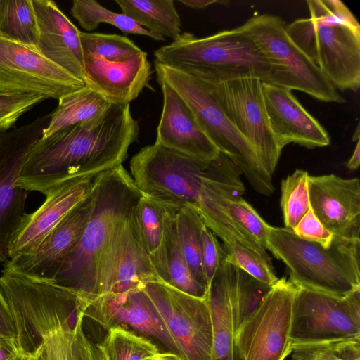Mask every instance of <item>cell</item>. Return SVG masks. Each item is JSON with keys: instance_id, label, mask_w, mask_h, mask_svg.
I'll return each instance as SVG.
<instances>
[{"instance_id": "cell-15", "label": "cell", "mask_w": 360, "mask_h": 360, "mask_svg": "<svg viewBox=\"0 0 360 360\" xmlns=\"http://www.w3.org/2000/svg\"><path fill=\"white\" fill-rule=\"evenodd\" d=\"M358 338L360 324L349 313L344 297L297 288L292 312V348Z\"/></svg>"}, {"instance_id": "cell-24", "label": "cell", "mask_w": 360, "mask_h": 360, "mask_svg": "<svg viewBox=\"0 0 360 360\" xmlns=\"http://www.w3.org/2000/svg\"><path fill=\"white\" fill-rule=\"evenodd\" d=\"M160 278L139 240L131 211L122 231L110 286L105 296H117L143 290L148 283Z\"/></svg>"}, {"instance_id": "cell-49", "label": "cell", "mask_w": 360, "mask_h": 360, "mask_svg": "<svg viewBox=\"0 0 360 360\" xmlns=\"http://www.w3.org/2000/svg\"><path fill=\"white\" fill-rule=\"evenodd\" d=\"M179 2L194 9L205 8L214 4H228L227 1L218 0H179Z\"/></svg>"}, {"instance_id": "cell-28", "label": "cell", "mask_w": 360, "mask_h": 360, "mask_svg": "<svg viewBox=\"0 0 360 360\" xmlns=\"http://www.w3.org/2000/svg\"><path fill=\"white\" fill-rule=\"evenodd\" d=\"M122 13L149 31L176 40L181 19L173 0H115Z\"/></svg>"}, {"instance_id": "cell-10", "label": "cell", "mask_w": 360, "mask_h": 360, "mask_svg": "<svg viewBox=\"0 0 360 360\" xmlns=\"http://www.w3.org/2000/svg\"><path fill=\"white\" fill-rule=\"evenodd\" d=\"M207 80L214 83L218 101L226 116L271 176L282 150L270 127L262 82L252 73L226 74Z\"/></svg>"}, {"instance_id": "cell-47", "label": "cell", "mask_w": 360, "mask_h": 360, "mask_svg": "<svg viewBox=\"0 0 360 360\" xmlns=\"http://www.w3.org/2000/svg\"><path fill=\"white\" fill-rule=\"evenodd\" d=\"M20 348L17 342L0 338V360L8 359Z\"/></svg>"}, {"instance_id": "cell-23", "label": "cell", "mask_w": 360, "mask_h": 360, "mask_svg": "<svg viewBox=\"0 0 360 360\" xmlns=\"http://www.w3.org/2000/svg\"><path fill=\"white\" fill-rule=\"evenodd\" d=\"M158 82L163 106L155 143L196 158H216L219 150L201 129L187 104L172 87Z\"/></svg>"}, {"instance_id": "cell-48", "label": "cell", "mask_w": 360, "mask_h": 360, "mask_svg": "<svg viewBox=\"0 0 360 360\" xmlns=\"http://www.w3.org/2000/svg\"><path fill=\"white\" fill-rule=\"evenodd\" d=\"M43 349L42 345L35 351L27 352L20 348L7 360H38Z\"/></svg>"}, {"instance_id": "cell-52", "label": "cell", "mask_w": 360, "mask_h": 360, "mask_svg": "<svg viewBox=\"0 0 360 360\" xmlns=\"http://www.w3.org/2000/svg\"><path fill=\"white\" fill-rule=\"evenodd\" d=\"M41 353H42V352H41ZM41 354H40V356H39V357L38 360H45V359H44V358L43 357V356H42V354H41Z\"/></svg>"}, {"instance_id": "cell-27", "label": "cell", "mask_w": 360, "mask_h": 360, "mask_svg": "<svg viewBox=\"0 0 360 360\" xmlns=\"http://www.w3.org/2000/svg\"><path fill=\"white\" fill-rule=\"evenodd\" d=\"M111 105L99 93L84 86L58 99L57 107L49 113V122L43 130L42 137L75 124L97 120Z\"/></svg>"}, {"instance_id": "cell-30", "label": "cell", "mask_w": 360, "mask_h": 360, "mask_svg": "<svg viewBox=\"0 0 360 360\" xmlns=\"http://www.w3.org/2000/svg\"><path fill=\"white\" fill-rule=\"evenodd\" d=\"M0 37L37 50L39 31L32 0H0Z\"/></svg>"}, {"instance_id": "cell-39", "label": "cell", "mask_w": 360, "mask_h": 360, "mask_svg": "<svg viewBox=\"0 0 360 360\" xmlns=\"http://www.w3.org/2000/svg\"><path fill=\"white\" fill-rule=\"evenodd\" d=\"M293 360H360V338L292 348Z\"/></svg>"}, {"instance_id": "cell-35", "label": "cell", "mask_w": 360, "mask_h": 360, "mask_svg": "<svg viewBox=\"0 0 360 360\" xmlns=\"http://www.w3.org/2000/svg\"><path fill=\"white\" fill-rule=\"evenodd\" d=\"M83 54L110 61L119 62L142 53L129 38L117 34L79 32Z\"/></svg>"}, {"instance_id": "cell-36", "label": "cell", "mask_w": 360, "mask_h": 360, "mask_svg": "<svg viewBox=\"0 0 360 360\" xmlns=\"http://www.w3.org/2000/svg\"><path fill=\"white\" fill-rule=\"evenodd\" d=\"M309 173L296 169L281 181V207L285 228L292 230L309 208Z\"/></svg>"}, {"instance_id": "cell-42", "label": "cell", "mask_w": 360, "mask_h": 360, "mask_svg": "<svg viewBox=\"0 0 360 360\" xmlns=\"http://www.w3.org/2000/svg\"><path fill=\"white\" fill-rule=\"evenodd\" d=\"M202 262L208 289L217 269L226 258V254L216 236L205 224L202 230Z\"/></svg>"}, {"instance_id": "cell-21", "label": "cell", "mask_w": 360, "mask_h": 360, "mask_svg": "<svg viewBox=\"0 0 360 360\" xmlns=\"http://www.w3.org/2000/svg\"><path fill=\"white\" fill-rule=\"evenodd\" d=\"M86 86L111 104H129L144 88H151V64L147 53L119 62H110L83 54Z\"/></svg>"}, {"instance_id": "cell-18", "label": "cell", "mask_w": 360, "mask_h": 360, "mask_svg": "<svg viewBox=\"0 0 360 360\" xmlns=\"http://www.w3.org/2000/svg\"><path fill=\"white\" fill-rule=\"evenodd\" d=\"M310 207L333 236L360 240V182L335 174L309 176Z\"/></svg>"}, {"instance_id": "cell-43", "label": "cell", "mask_w": 360, "mask_h": 360, "mask_svg": "<svg viewBox=\"0 0 360 360\" xmlns=\"http://www.w3.org/2000/svg\"><path fill=\"white\" fill-rule=\"evenodd\" d=\"M300 238L329 248L334 238L313 212L311 207L292 230Z\"/></svg>"}, {"instance_id": "cell-11", "label": "cell", "mask_w": 360, "mask_h": 360, "mask_svg": "<svg viewBox=\"0 0 360 360\" xmlns=\"http://www.w3.org/2000/svg\"><path fill=\"white\" fill-rule=\"evenodd\" d=\"M144 290L173 338L183 360H212V325L207 296L187 294L158 279Z\"/></svg>"}, {"instance_id": "cell-26", "label": "cell", "mask_w": 360, "mask_h": 360, "mask_svg": "<svg viewBox=\"0 0 360 360\" xmlns=\"http://www.w3.org/2000/svg\"><path fill=\"white\" fill-rule=\"evenodd\" d=\"M225 259L214 276L207 293L213 334L212 360H240L236 345V328Z\"/></svg>"}, {"instance_id": "cell-50", "label": "cell", "mask_w": 360, "mask_h": 360, "mask_svg": "<svg viewBox=\"0 0 360 360\" xmlns=\"http://www.w3.org/2000/svg\"><path fill=\"white\" fill-rule=\"evenodd\" d=\"M360 164V141H357L354 150L350 159L347 162V167L350 170H356Z\"/></svg>"}, {"instance_id": "cell-2", "label": "cell", "mask_w": 360, "mask_h": 360, "mask_svg": "<svg viewBox=\"0 0 360 360\" xmlns=\"http://www.w3.org/2000/svg\"><path fill=\"white\" fill-rule=\"evenodd\" d=\"M139 132L129 104H112L97 120L39 139L27 156L18 185L28 192L45 194L66 180L122 164Z\"/></svg>"}, {"instance_id": "cell-20", "label": "cell", "mask_w": 360, "mask_h": 360, "mask_svg": "<svg viewBox=\"0 0 360 360\" xmlns=\"http://www.w3.org/2000/svg\"><path fill=\"white\" fill-rule=\"evenodd\" d=\"M87 316L103 328L129 326L136 331L152 335L172 352L178 354L176 344L158 315L144 288L117 296H105L82 304Z\"/></svg>"}, {"instance_id": "cell-4", "label": "cell", "mask_w": 360, "mask_h": 360, "mask_svg": "<svg viewBox=\"0 0 360 360\" xmlns=\"http://www.w3.org/2000/svg\"><path fill=\"white\" fill-rule=\"evenodd\" d=\"M310 17L285 25L295 45L336 89L360 86V25L340 0L307 1Z\"/></svg>"}, {"instance_id": "cell-22", "label": "cell", "mask_w": 360, "mask_h": 360, "mask_svg": "<svg viewBox=\"0 0 360 360\" xmlns=\"http://www.w3.org/2000/svg\"><path fill=\"white\" fill-rule=\"evenodd\" d=\"M32 4L39 31L37 50L59 67L84 82L80 31L54 1L32 0Z\"/></svg>"}, {"instance_id": "cell-44", "label": "cell", "mask_w": 360, "mask_h": 360, "mask_svg": "<svg viewBox=\"0 0 360 360\" xmlns=\"http://www.w3.org/2000/svg\"><path fill=\"white\" fill-rule=\"evenodd\" d=\"M84 318L83 311H79L73 328L72 360H105L97 345L86 337L83 328Z\"/></svg>"}, {"instance_id": "cell-37", "label": "cell", "mask_w": 360, "mask_h": 360, "mask_svg": "<svg viewBox=\"0 0 360 360\" xmlns=\"http://www.w3.org/2000/svg\"><path fill=\"white\" fill-rule=\"evenodd\" d=\"M223 243L229 262L269 285L272 286L278 281V278L274 271L271 258H266L238 243Z\"/></svg>"}, {"instance_id": "cell-38", "label": "cell", "mask_w": 360, "mask_h": 360, "mask_svg": "<svg viewBox=\"0 0 360 360\" xmlns=\"http://www.w3.org/2000/svg\"><path fill=\"white\" fill-rule=\"evenodd\" d=\"M224 209L236 225L247 236L266 250L269 225L242 197L226 201Z\"/></svg>"}, {"instance_id": "cell-40", "label": "cell", "mask_w": 360, "mask_h": 360, "mask_svg": "<svg viewBox=\"0 0 360 360\" xmlns=\"http://www.w3.org/2000/svg\"><path fill=\"white\" fill-rule=\"evenodd\" d=\"M46 99L42 96L0 92V133L7 131L20 117Z\"/></svg>"}, {"instance_id": "cell-33", "label": "cell", "mask_w": 360, "mask_h": 360, "mask_svg": "<svg viewBox=\"0 0 360 360\" xmlns=\"http://www.w3.org/2000/svg\"><path fill=\"white\" fill-rule=\"evenodd\" d=\"M70 13L79 26L87 31L96 30L101 23H108L116 27L125 34H140L156 41L165 40L162 35L143 27L124 13L108 10L94 0H74Z\"/></svg>"}, {"instance_id": "cell-1", "label": "cell", "mask_w": 360, "mask_h": 360, "mask_svg": "<svg viewBox=\"0 0 360 360\" xmlns=\"http://www.w3.org/2000/svg\"><path fill=\"white\" fill-rule=\"evenodd\" d=\"M131 177L145 194L195 209L223 243L242 244L262 256L266 250L247 236L224 209L226 201L242 197L240 169L224 153L196 158L154 143L130 161Z\"/></svg>"}, {"instance_id": "cell-14", "label": "cell", "mask_w": 360, "mask_h": 360, "mask_svg": "<svg viewBox=\"0 0 360 360\" xmlns=\"http://www.w3.org/2000/svg\"><path fill=\"white\" fill-rule=\"evenodd\" d=\"M84 86L37 50L0 37V92L58 100Z\"/></svg>"}, {"instance_id": "cell-25", "label": "cell", "mask_w": 360, "mask_h": 360, "mask_svg": "<svg viewBox=\"0 0 360 360\" xmlns=\"http://www.w3.org/2000/svg\"><path fill=\"white\" fill-rule=\"evenodd\" d=\"M180 205L141 193L131 210L132 222L139 240L161 278L164 271L163 247L167 224Z\"/></svg>"}, {"instance_id": "cell-16", "label": "cell", "mask_w": 360, "mask_h": 360, "mask_svg": "<svg viewBox=\"0 0 360 360\" xmlns=\"http://www.w3.org/2000/svg\"><path fill=\"white\" fill-rule=\"evenodd\" d=\"M107 170L66 180L46 191L39 207L22 217L11 241L9 259L34 251L63 217L93 191Z\"/></svg>"}, {"instance_id": "cell-3", "label": "cell", "mask_w": 360, "mask_h": 360, "mask_svg": "<svg viewBox=\"0 0 360 360\" xmlns=\"http://www.w3.org/2000/svg\"><path fill=\"white\" fill-rule=\"evenodd\" d=\"M141 195L122 164L105 172L97 187L91 217L77 246L57 274L56 283L78 292L84 300L105 292L112 276L115 247Z\"/></svg>"}, {"instance_id": "cell-8", "label": "cell", "mask_w": 360, "mask_h": 360, "mask_svg": "<svg viewBox=\"0 0 360 360\" xmlns=\"http://www.w3.org/2000/svg\"><path fill=\"white\" fill-rule=\"evenodd\" d=\"M0 290L13 316L17 342L27 352L37 350L41 345V337L61 322L75 321L81 308L78 292L6 266L0 276Z\"/></svg>"}, {"instance_id": "cell-29", "label": "cell", "mask_w": 360, "mask_h": 360, "mask_svg": "<svg viewBox=\"0 0 360 360\" xmlns=\"http://www.w3.org/2000/svg\"><path fill=\"white\" fill-rule=\"evenodd\" d=\"M224 264L236 333L260 306L273 285L256 279L229 262L226 257Z\"/></svg>"}, {"instance_id": "cell-9", "label": "cell", "mask_w": 360, "mask_h": 360, "mask_svg": "<svg viewBox=\"0 0 360 360\" xmlns=\"http://www.w3.org/2000/svg\"><path fill=\"white\" fill-rule=\"evenodd\" d=\"M285 25L278 16L257 14L238 27L278 68L276 86L300 91L323 102H345L316 65L290 39Z\"/></svg>"}, {"instance_id": "cell-12", "label": "cell", "mask_w": 360, "mask_h": 360, "mask_svg": "<svg viewBox=\"0 0 360 360\" xmlns=\"http://www.w3.org/2000/svg\"><path fill=\"white\" fill-rule=\"evenodd\" d=\"M296 291L297 287L285 278L271 287L236 333L240 360H284L292 352L290 330Z\"/></svg>"}, {"instance_id": "cell-5", "label": "cell", "mask_w": 360, "mask_h": 360, "mask_svg": "<svg viewBox=\"0 0 360 360\" xmlns=\"http://www.w3.org/2000/svg\"><path fill=\"white\" fill-rule=\"evenodd\" d=\"M266 249L287 266L297 288L343 297L360 289V240L334 236L329 248L270 226Z\"/></svg>"}, {"instance_id": "cell-17", "label": "cell", "mask_w": 360, "mask_h": 360, "mask_svg": "<svg viewBox=\"0 0 360 360\" xmlns=\"http://www.w3.org/2000/svg\"><path fill=\"white\" fill-rule=\"evenodd\" d=\"M98 184L63 217L34 251L9 259L4 266L34 278L54 281L82 238L94 210Z\"/></svg>"}, {"instance_id": "cell-51", "label": "cell", "mask_w": 360, "mask_h": 360, "mask_svg": "<svg viewBox=\"0 0 360 360\" xmlns=\"http://www.w3.org/2000/svg\"><path fill=\"white\" fill-rule=\"evenodd\" d=\"M146 360H183L178 354L172 352H160L149 357Z\"/></svg>"}, {"instance_id": "cell-34", "label": "cell", "mask_w": 360, "mask_h": 360, "mask_svg": "<svg viewBox=\"0 0 360 360\" xmlns=\"http://www.w3.org/2000/svg\"><path fill=\"white\" fill-rule=\"evenodd\" d=\"M96 345L105 360H146L160 352L152 341L122 326L109 328Z\"/></svg>"}, {"instance_id": "cell-31", "label": "cell", "mask_w": 360, "mask_h": 360, "mask_svg": "<svg viewBox=\"0 0 360 360\" xmlns=\"http://www.w3.org/2000/svg\"><path fill=\"white\" fill-rule=\"evenodd\" d=\"M204 225L195 209L180 205L176 215V229L181 251L194 278L207 290L202 262Z\"/></svg>"}, {"instance_id": "cell-46", "label": "cell", "mask_w": 360, "mask_h": 360, "mask_svg": "<svg viewBox=\"0 0 360 360\" xmlns=\"http://www.w3.org/2000/svg\"><path fill=\"white\" fill-rule=\"evenodd\" d=\"M347 309L356 321L360 324V289L354 290L344 297Z\"/></svg>"}, {"instance_id": "cell-19", "label": "cell", "mask_w": 360, "mask_h": 360, "mask_svg": "<svg viewBox=\"0 0 360 360\" xmlns=\"http://www.w3.org/2000/svg\"><path fill=\"white\" fill-rule=\"evenodd\" d=\"M271 131L281 150L293 143L307 148L330 144L326 129L300 104L290 90L262 82Z\"/></svg>"}, {"instance_id": "cell-32", "label": "cell", "mask_w": 360, "mask_h": 360, "mask_svg": "<svg viewBox=\"0 0 360 360\" xmlns=\"http://www.w3.org/2000/svg\"><path fill=\"white\" fill-rule=\"evenodd\" d=\"M176 213L170 217L166 227L162 279L187 294L199 297H206L207 289L194 278L181 251L176 229Z\"/></svg>"}, {"instance_id": "cell-13", "label": "cell", "mask_w": 360, "mask_h": 360, "mask_svg": "<svg viewBox=\"0 0 360 360\" xmlns=\"http://www.w3.org/2000/svg\"><path fill=\"white\" fill-rule=\"evenodd\" d=\"M49 120L47 114L30 124L0 133V263L9 259L11 239L26 213L28 191L18 185L23 165Z\"/></svg>"}, {"instance_id": "cell-41", "label": "cell", "mask_w": 360, "mask_h": 360, "mask_svg": "<svg viewBox=\"0 0 360 360\" xmlns=\"http://www.w3.org/2000/svg\"><path fill=\"white\" fill-rule=\"evenodd\" d=\"M73 321L66 320L41 337L45 360H72Z\"/></svg>"}, {"instance_id": "cell-45", "label": "cell", "mask_w": 360, "mask_h": 360, "mask_svg": "<svg viewBox=\"0 0 360 360\" xmlns=\"http://www.w3.org/2000/svg\"><path fill=\"white\" fill-rule=\"evenodd\" d=\"M0 338L17 342L16 330L10 308L0 290ZM18 343V342H17ZM20 347V346H19Z\"/></svg>"}, {"instance_id": "cell-7", "label": "cell", "mask_w": 360, "mask_h": 360, "mask_svg": "<svg viewBox=\"0 0 360 360\" xmlns=\"http://www.w3.org/2000/svg\"><path fill=\"white\" fill-rule=\"evenodd\" d=\"M154 64L158 82H165L180 96L219 151L240 169L254 190L271 195L275 188L271 176L226 116L218 101L214 83L156 62Z\"/></svg>"}, {"instance_id": "cell-6", "label": "cell", "mask_w": 360, "mask_h": 360, "mask_svg": "<svg viewBox=\"0 0 360 360\" xmlns=\"http://www.w3.org/2000/svg\"><path fill=\"white\" fill-rule=\"evenodd\" d=\"M154 56V62L204 79L252 73L262 82L275 85L278 74V68L238 27L202 38L183 32Z\"/></svg>"}]
</instances>
